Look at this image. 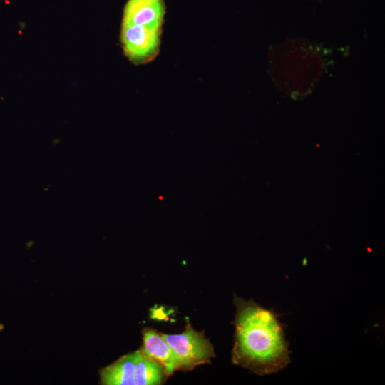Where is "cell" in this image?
Here are the masks:
<instances>
[{
  "label": "cell",
  "instance_id": "52a82bcc",
  "mask_svg": "<svg viewBox=\"0 0 385 385\" xmlns=\"http://www.w3.org/2000/svg\"><path fill=\"white\" fill-rule=\"evenodd\" d=\"M3 329V326L0 324V331Z\"/></svg>",
  "mask_w": 385,
  "mask_h": 385
},
{
  "label": "cell",
  "instance_id": "5b68a950",
  "mask_svg": "<svg viewBox=\"0 0 385 385\" xmlns=\"http://www.w3.org/2000/svg\"><path fill=\"white\" fill-rule=\"evenodd\" d=\"M165 9L164 0H128L122 24L162 29Z\"/></svg>",
  "mask_w": 385,
  "mask_h": 385
},
{
  "label": "cell",
  "instance_id": "277c9868",
  "mask_svg": "<svg viewBox=\"0 0 385 385\" xmlns=\"http://www.w3.org/2000/svg\"><path fill=\"white\" fill-rule=\"evenodd\" d=\"M162 29L122 24L120 39L125 56L136 64L153 60L159 53Z\"/></svg>",
  "mask_w": 385,
  "mask_h": 385
},
{
  "label": "cell",
  "instance_id": "3957f363",
  "mask_svg": "<svg viewBox=\"0 0 385 385\" xmlns=\"http://www.w3.org/2000/svg\"><path fill=\"white\" fill-rule=\"evenodd\" d=\"M174 354L177 371H192L195 367L210 364L215 357L214 348L204 332H197L188 322L181 334L161 333Z\"/></svg>",
  "mask_w": 385,
  "mask_h": 385
},
{
  "label": "cell",
  "instance_id": "6da1fadb",
  "mask_svg": "<svg viewBox=\"0 0 385 385\" xmlns=\"http://www.w3.org/2000/svg\"><path fill=\"white\" fill-rule=\"evenodd\" d=\"M236 313L234 364L264 376L276 373L290 362L289 343L277 315L252 299L234 297Z\"/></svg>",
  "mask_w": 385,
  "mask_h": 385
},
{
  "label": "cell",
  "instance_id": "7a4b0ae2",
  "mask_svg": "<svg viewBox=\"0 0 385 385\" xmlns=\"http://www.w3.org/2000/svg\"><path fill=\"white\" fill-rule=\"evenodd\" d=\"M167 377L163 366L140 350L123 356L101 371L106 385H158Z\"/></svg>",
  "mask_w": 385,
  "mask_h": 385
},
{
  "label": "cell",
  "instance_id": "8992f818",
  "mask_svg": "<svg viewBox=\"0 0 385 385\" xmlns=\"http://www.w3.org/2000/svg\"><path fill=\"white\" fill-rule=\"evenodd\" d=\"M143 346L140 349L146 356L160 363L167 376L177 371L176 361L172 349L161 333L150 328L143 330Z\"/></svg>",
  "mask_w": 385,
  "mask_h": 385
}]
</instances>
